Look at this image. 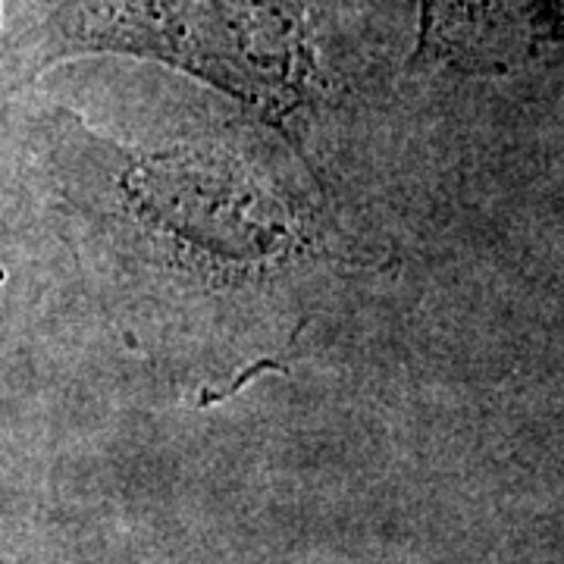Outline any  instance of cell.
I'll return each instance as SVG.
<instances>
[{"label": "cell", "mask_w": 564, "mask_h": 564, "mask_svg": "<svg viewBox=\"0 0 564 564\" xmlns=\"http://www.w3.org/2000/svg\"><path fill=\"white\" fill-rule=\"evenodd\" d=\"M51 54H132L176 66L292 129L323 98L307 0H61Z\"/></svg>", "instance_id": "cell-1"}, {"label": "cell", "mask_w": 564, "mask_h": 564, "mask_svg": "<svg viewBox=\"0 0 564 564\" xmlns=\"http://www.w3.org/2000/svg\"><path fill=\"white\" fill-rule=\"evenodd\" d=\"M113 182V217L173 273L258 282L333 254L321 223L223 154H141L122 161Z\"/></svg>", "instance_id": "cell-2"}, {"label": "cell", "mask_w": 564, "mask_h": 564, "mask_svg": "<svg viewBox=\"0 0 564 564\" xmlns=\"http://www.w3.org/2000/svg\"><path fill=\"white\" fill-rule=\"evenodd\" d=\"M562 0H421V57L505 73L558 44Z\"/></svg>", "instance_id": "cell-3"}, {"label": "cell", "mask_w": 564, "mask_h": 564, "mask_svg": "<svg viewBox=\"0 0 564 564\" xmlns=\"http://www.w3.org/2000/svg\"><path fill=\"white\" fill-rule=\"evenodd\" d=\"M0 20H3V0H0Z\"/></svg>", "instance_id": "cell-4"}]
</instances>
